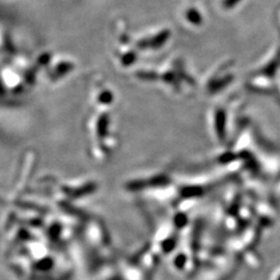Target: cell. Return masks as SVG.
Masks as SVG:
<instances>
[{"instance_id":"obj_1","label":"cell","mask_w":280,"mask_h":280,"mask_svg":"<svg viewBox=\"0 0 280 280\" xmlns=\"http://www.w3.org/2000/svg\"><path fill=\"white\" fill-rule=\"evenodd\" d=\"M36 65L38 69L42 68L46 80L52 84L65 80L76 69L75 60L65 54H43Z\"/></svg>"},{"instance_id":"obj_2","label":"cell","mask_w":280,"mask_h":280,"mask_svg":"<svg viewBox=\"0 0 280 280\" xmlns=\"http://www.w3.org/2000/svg\"><path fill=\"white\" fill-rule=\"evenodd\" d=\"M8 46V40L7 36L5 35V32L0 28V51H5Z\"/></svg>"}]
</instances>
